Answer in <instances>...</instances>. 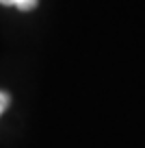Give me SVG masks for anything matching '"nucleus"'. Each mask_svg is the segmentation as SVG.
I'll return each mask as SVG.
<instances>
[{"instance_id": "obj_1", "label": "nucleus", "mask_w": 145, "mask_h": 148, "mask_svg": "<svg viewBox=\"0 0 145 148\" xmlns=\"http://www.w3.org/2000/svg\"><path fill=\"white\" fill-rule=\"evenodd\" d=\"M39 0H0V5H7V7H18L22 11H30L37 7Z\"/></svg>"}, {"instance_id": "obj_2", "label": "nucleus", "mask_w": 145, "mask_h": 148, "mask_svg": "<svg viewBox=\"0 0 145 148\" xmlns=\"http://www.w3.org/2000/svg\"><path fill=\"white\" fill-rule=\"evenodd\" d=\"M9 107V94H5V92H0V116L5 113V109Z\"/></svg>"}]
</instances>
